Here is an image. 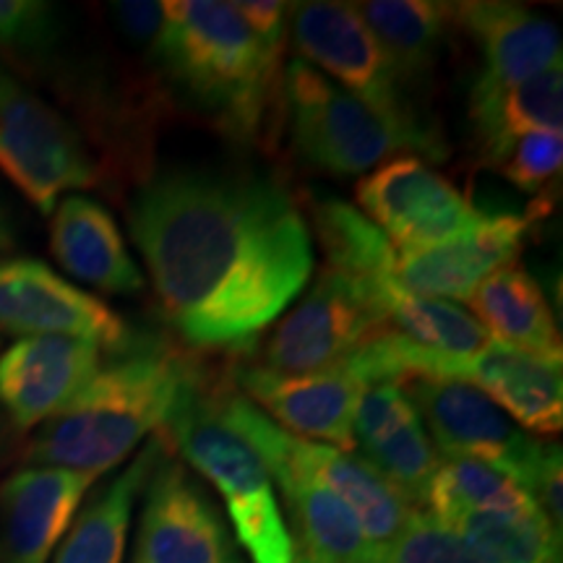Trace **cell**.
Returning a JSON list of instances; mask_svg holds the SVG:
<instances>
[{
  "instance_id": "cell-14",
  "label": "cell",
  "mask_w": 563,
  "mask_h": 563,
  "mask_svg": "<svg viewBox=\"0 0 563 563\" xmlns=\"http://www.w3.org/2000/svg\"><path fill=\"white\" fill-rule=\"evenodd\" d=\"M454 21L477 42L481 70L470 87V118L545 68L561 66V32L519 3H456Z\"/></svg>"
},
{
  "instance_id": "cell-35",
  "label": "cell",
  "mask_w": 563,
  "mask_h": 563,
  "mask_svg": "<svg viewBox=\"0 0 563 563\" xmlns=\"http://www.w3.org/2000/svg\"><path fill=\"white\" fill-rule=\"evenodd\" d=\"M110 13L123 37L136 45L154 47L165 24V9L154 0H121L110 5Z\"/></svg>"
},
{
  "instance_id": "cell-16",
  "label": "cell",
  "mask_w": 563,
  "mask_h": 563,
  "mask_svg": "<svg viewBox=\"0 0 563 563\" xmlns=\"http://www.w3.org/2000/svg\"><path fill=\"white\" fill-rule=\"evenodd\" d=\"M102 368V347L68 336H24L0 355V405L19 431L45 426Z\"/></svg>"
},
{
  "instance_id": "cell-11",
  "label": "cell",
  "mask_w": 563,
  "mask_h": 563,
  "mask_svg": "<svg viewBox=\"0 0 563 563\" xmlns=\"http://www.w3.org/2000/svg\"><path fill=\"white\" fill-rule=\"evenodd\" d=\"M0 332L68 336L102 350H121L129 327L108 302L60 277L40 258H0Z\"/></svg>"
},
{
  "instance_id": "cell-24",
  "label": "cell",
  "mask_w": 563,
  "mask_h": 563,
  "mask_svg": "<svg viewBox=\"0 0 563 563\" xmlns=\"http://www.w3.org/2000/svg\"><path fill=\"white\" fill-rule=\"evenodd\" d=\"M352 9L389 55L407 87L431 74L449 21H454V5L433 0H368L352 3Z\"/></svg>"
},
{
  "instance_id": "cell-1",
  "label": "cell",
  "mask_w": 563,
  "mask_h": 563,
  "mask_svg": "<svg viewBox=\"0 0 563 563\" xmlns=\"http://www.w3.org/2000/svg\"><path fill=\"white\" fill-rule=\"evenodd\" d=\"M129 230L162 313L196 350H243L306 290L308 220L279 180L178 167L133 196Z\"/></svg>"
},
{
  "instance_id": "cell-12",
  "label": "cell",
  "mask_w": 563,
  "mask_h": 563,
  "mask_svg": "<svg viewBox=\"0 0 563 563\" xmlns=\"http://www.w3.org/2000/svg\"><path fill=\"white\" fill-rule=\"evenodd\" d=\"M357 207L389 238L394 251L446 243L481 220V211L418 157L384 162L355 188Z\"/></svg>"
},
{
  "instance_id": "cell-27",
  "label": "cell",
  "mask_w": 563,
  "mask_h": 563,
  "mask_svg": "<svg viewBox=\"0 0 563 563\" xmlns=\"http://www.w3.org/2000/svg\"><path fill=\"white\" fill-rule=\"evenodd\" d=\"M481 141L483 159L493 162L498 152L525 133H561L563 125V68L553 66L517 87L504 91L488 110L470 118Z\"/></svg>"
},
{
  "instance_id": "cell-20",
  "label": "cell",
  "mask_w": 563,
  "mask_h": 563,
  "mask_svg": "<svg viewBox=\"0 0 563 563\" xmlns=\"http://www.w3.org/2000/svg\"><path fill=\"white\" fill-rule=\"evenodd\" d=\"M449 378L488 394L525 433L553 435L563 428L561 361L490 342L470 361L454 365Z\"/></svg>"
},
{
  "instance_id": "cell-15",
  "label": "cell",
  "mask_w": 563,
  "mask_h": 563,
  "mask_svg": "<svg viewBox=\"0 0 563 563\" xmlns=\"http://www.w3.org/2000/svg\"><path fill=\"white\" fill-rule=\"evenodd\" d=\"M538 217L490 214L452 241L418 251H394V279L405 292L431 300H470L493 272L522 253Z\"/></svg>"
},
{
  "instance_id": "cell-2",
  "label": "cell",
  "mask_w": 563,
  "mask_h": 563,
  "mask_svg": "<svg viewBox=\"0 0 563 563\" xmlns=\"http://www.w3.org/2000/svg\"><path fill=\"white\" fill-rule=\"evenodd\" d=\"M194 376L175 352L139 347L102 365L79 397L47 420L26 449L30 467L100 477L159 433Z\"/></svg>"
},
{
  "instance_id": "cell-8",
  "label": "cell",
  "mask_w": 563,
  "mask_h": 563,
  "mask_svg": "<svg viewBox=\"0 0 563 563\" xmlns=\"http://www.w3.org/2000/svg\"><path fill=\"white\" fill-rule=\"evenodd\" d=\"M290 37L298 60L327 70L329 79L368 108L402 129L435 133L412 108L402 76L352 3H295Z\"/></svg>"
},
{
  "instance_id": "cell-25",
  "label": "cell",
  "mask_w": 563,
  "mask_h": 563,
  "mask_svg": "<svg viewBox=\"0 0 563 563\" xmlns=\"http://www.w3.org/2000/svg\"><path fill=\"white\" fill-rule=\"evenodd\" d=\"M422 509L443 525H454L470 514H525L538 511V506L525 485L498 464L475 456H441Z\"/></svg>"
},
{
  "instance_id": "cell-31",
  "label": "cell",
  "mask_w": 563,
  "mask_h": 563,
  "mask_svg": "<svg viewBox=\"0 0 563 563\" xmlns=\"http://www.w3.org/2000/svg\"><path fill=\"white\" fill-rule=\"evenodd\" d=\"M563 165V139L561 133L540 131L509 141L490 162L506 180L522 188L527 194H538L559 178Z\"/></svg>"
},
{
  "instance_id": "cell-26",
  "label": "cell",
  "mask_w": 563,
  "mask_h": 563,
  "mask_svg": "<svg viewBox=\"0 0 563 563\" xmlns=\"http://www.w3.org/2000/svg\"><path fill=\"white\" fill-rule=\"evenodd\" d=\"M311 217L327 256V269L347 274L371 292V298L378 287L394 279V245L361 209L340 199H319L313 201Z\"/></svg>"
},
{
  "instance_id": "cell-33",
  "label": "cell",
  "mask_w": 563,
  "mask_h": 563,
  "mask_svg": "<svg viewBox=\"0 0 563 563\" xmlns=\"http://www.w3.org/2000/svg\"><path fill=\"white\" fill-rule=\"evenodd\" d=\"M563 462H561V446L553 443H543L538 460L530 467V473L525 477V490L530 493V498L538 506V511L551 522L555 532L561 534L563 530V504H561V490H563Z\"/></svg>"
},
{
  "instance_id": "cell-37",
  "label": "cell",
  "mask_w": 563,
  "mask_h": 563,
  "mask_svg": "<svg viewBox=\"0 0 563 563\" xmlns=\"http://www.w3.org/2000/svg\"><path fill=\"white\" fill-rule=\"evenodd\" d=\"M295 563H311V561H302V559H295Z\"/></svg>"
},
{
  "instance_id": "cell-34",
  "label": "cell",
  "mask_w": 563,
  "mask_h": 563,
  "mask_svg": "<svg viewBox=\"0 0 563 563\" xmlns=\"http://www.w3.org/2000/svg\"><path fill=\"white\" fill-rule=\"evenodd\" d=\"M232 9L241 13V19L251 26L264 51L282 63L287 34H290L287 21H290L292 5L279 3V0H238L232 3Z\"/></svg>"
},
{
  "instance_id": "cell-3",
  "label": "cell",
  "mask_w": 563,
  "mask_h": 563,
  "mask_svg": "<svg viewBox=\"0 0 563 563\" xmlns=\"http://www.w3.org/2000/svg\"><path fill=\"white\" fill-rule=\"evenodd\" d=\"M162 9L165 24L152 47L159 66L230 136L256 139L274 91L282 89V63L232 3L170 0Z\"/></svg>"
},
{
  "instance_id": "cell-17",
  "label": "cell",
  "mask_w": 563,
  "mask_h": 563,
  "mask_svg": "<svg viewBox=\"0 0 563 563\" xmlns=\"http://www.w3.org/2000/svg\"><path fill=\"white\" fill-rule=\"evenodd\" d=\"M235 384L249 402L262 405V412L282 431L355 452L352 418L365 386L344 368L285 376L262 365H241Z\"/></svg>"
},
{
  "instance_id": "cell-18",
  "label": "cell",
  "mask_w": 563,
  "mask_h": 563,
  "mask_svg": "<svg viewBox=\"0 0 563 563\" xmlns=\"http://www.w3.org/2000/svg\"><path fill=\"white\" fill-rule=\"evenodd\" d=\"M95 475L21 467L0 483V563H51Z\"/></svg>"
},
{
  "instance_id": "cell-9",
  "label": "cell",
  "mask_w": 563,
  "mask_h": 563,
  "mask_svg": "<svg viewBox=\"0 0 563 563\" xmlns=\"http://www.w3.org/2000/svg\"><path fill=\"white\" fill-rule=\"evenodd\" d=\"M378 329H384V319L371 292L347 274L323 269L311 292L266 342L262 368L285 376L342 368Z\"/></svg>"
},
{
  "instance_id": "cell-19",
  "label": "cell",
  "mask_w": 563,
  "mask_h": 563,
  "mask_svg": "<svg viewBox=\"0 0 563 563\" xmlns=\"http://www.w3.org/2000/svg\"><path fill=\"white\" fill-rule=\"evenodd\" d=\"M51 249L68 277L104 295H136L144 274L131 256L115 217L97 199L68 194L53 209Z\"/></svg>"
},
{
  "instance_id": "cell-32",
  "label": "cell",
  "mask_w": 563,
  "mask_h": 563,
  "mask_svg": "<svg viewBox=\"0 0 563 563\" xmlns=\"http://www.w3.org/2000/svg\"><path fill=\"white\" fill-rule=\"evenodd\" d=\"M58 13L40 0H0V51L19 58H40L58 40Z\"/></svg>"
},
{
  "instance_id": "cell-36",
  "label": "cell",
  "mask_w": 563,
  "mask_h": 563,
  "mask_svg": "<svg viewBox=\"0 0 563 563\" xmlns=\"http://www.w3.org/2000/svg\"><path fill=\"white\" fill-rule=\"evenodd\" d=\"M13 243H16V228H13L11 209L5 207L3 196H0V256L9 253L13 249Z\"/></svg>"
},
{
  "instance_id": "cell-29",
  "label": "cell",
  "mask_w": 563,
  "mask_h": 563,
  "mask_svg": "<svg viewBox=\"0 0 563 563\" xmlns=\"http://www.w3.org/2000/svg\"><path fill=\"white\" fill-rule=\"evenodd\" d=\"M449 527L490 563H561V534L540 511L470 514Z\"/></svg>"
},
{
  "instance_id": "cell-23",
  "label": "cell",
  "mask_w": 563,
  "mask_h": 563,
  "mask_svg": "<svg viewBox=\"0 0 563 563\" xmlns=\"http://www.w3.org/2000/svg\"><path fill=\"white\" fill-rule=\"evenodd\" d=\"M493 342L561 361V334L543 290L522 266L493 272L467 300Z\"/></svg>"
},
{
  "instance_id": "cell-21",
  "label": "cell",
  "mask_w": 563,
  "mask_h": 563,
  "mask_svg": "<svg viewBox=\"0 0 563 563\" xmlns=\"http://www.w3.org/2000/svg\"><path fill=\"white\" fill-rule=\"evenodd\" d=\"M167 456L162 433L152 435L131 464L112 481L84 498L66 538L60 540L53 563H123L125 545L139 496L144 493L154 467Z\"/></svg>"
},
{
  "instance_id": "cell-5",
  "label": "cell",
  "mask_w": 563,
  "mask_h": 563,
  "mask_svg": "<svg viewBox=\"0 0 563 563\" xmlns=\"http://www.w3.org/2000/svg\"><path fill=\"white\" fill-rule=\"evenodd\" d=\"M282 91L295 150L334 178L365 175L402 152L446 157L439 133L402 129L298 58L282 70Z\"/></svg>"
},
{
  "instance_id": "cell-22",
  "label": "cell",
  "mask_w": 563,
  "mask_h": 563,
  "mask_svg": "<svg viewBox=\"0 0 563 563\" xmlns=\"http://www.w3.org/2000/svg\"><path fill=\"white\" fill-rule=\"evenodd\" d=\"M269 470L282 490L295 559L311 563H365L371 545L357 517L342 498L287 467Z\"/></svg>"
},
{
  "instance_id": "cell-7",
  "label": "cell",
  "mask_w": 563,
  "mask_h": 563,
  "mask_svg": "<svg viewBox=\"0 0 563 563\" xmlns=\"http://www.w3.org/2000/svg\"><path fill=\"white\" fill-rule=\"evenodd\" d=\"M0 173L42 214L70 191L95 186L81 133L0 63Z\"/></svg>"
},
{
  "instance_id": "cell-10",
  "label": "cell",
  "mask_w": 563,
  "mask_h": 563,
  "mask_svg": "<svg viewBox=\"0 0 563 563\" xmlns=\"http://www.w3.org/2000/svg\"><path fill=\"white\" fill-rule=\"evenodd\" d=\"M141 496L131 563H245L230 525L186 464L165 456Z\"/></svg>"
},
{
  "instance_id": "cell-4",
  "label": "cell",
  "mask_w": 563,
  "mask_h": 563,
  "mask_svg": "<svg viewBox=\"0 0 563 563\" xmlns=\"http://www.w3.org/2000/svg\"><path fill=\"white\" fill-rule=\"evenodd\" d=\"M159 433L220 493L230 532L245 559L295 563V545L269 470L243 435L224 422L214 394L203 391L196 373Z\"/></svg>"
},
{
  "instance_id": "cell-6",
  "label": "cell",
  "mask_w": 563,
  "mask_h": 563,
  "mask_svg": "<svg viewBox=\"0 0 563 563\" xmlns=\"http://www.w3.org/2000/svg\"><path fill=\"white\" fill-rule=\"evenodd\" d=\"M214 399L224 422L243 435L266 467L292 470L342 498L361 522L371 551L391 543L412 514L420 511L355 452H342L329 443L298 439L282 431L243 394H224Z\"/></svg>"
},
{
  "instance_id": "cell-30",
  "label": "cell",
  "mask_w": 563,
  "mask_h": 563,
  "mask_svg": "<svg viewBox=\"0 0 563 563\" xmlns=\"http://www.w3.org/2000/svg\"><path fill=\"white\" fill-rule=\"evenodd\" d=\"M365 563H490L454 527L428 511H415L402 532L382 548H373Z\"/></svg>"
},
{
  "instance_id": "cell-28",
  "label": "cell",
  "mask_w": 563,
  "mask_h": 563,
  "mask_svg": "<svg viewBox=\"0 0 563 563\" xmlns=\"http://www.w3.org/2000/svg\"><path fill=\"white\" fill-rule=\"evenodd\" d=\"M355 454L386 477L394 488L410 501L415 509L426 504L428 485L439 467V452H435L431 435L422 426L418 407L405 412V418H394L386 428H376L368 435L355 441Z\"/></svg>"
},
{
  "instance_id": "cell-13",
  "label": "cell",
  "mask_w": 563,
  "mask_h": 563,
  "mask_svg": "<svg viewBox=\"0 0 563 563\" xmlns=\"http://www.w3.org/2000/svg\"><path fill=\"white\" fill-rule=\"evenodd\" d=\"M402 386L431 431L439 456L493 462L525 485L543 443L525 433L488 394L454 378H410Z\"/></svg>"
}]
</instances>
